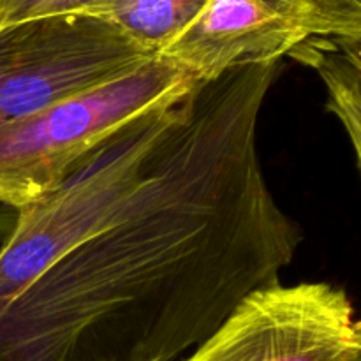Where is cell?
<instances>
[{
  "label": "cell",
  "instance_id": "1",
  "mask_svg": "<svg viewBox=\"0 0 361 361\" xmlns=\"http://www.w3.org/2000/svg\"><path fill=\"white\" fill-rule=\"evenodd\" d=\"M277 74L197 81L16 212L0 245V361H171L279 281L302 231L257 150Z\"/></svg>",
  "mask_w": 361,
  "mask_h": 361
},
{
  "label": "cell",
  "instance_id": "11",
  "mask_svg": "<svg viewBox=\"0 0 361 361\" xmlns=\"http://www.w3.org/2000/svg\"><path fill=\"white\" fill-rule=\"evenodd\" d=\"M334 39H337V41L341 42L345 49H349L353 55H356L361 60V37H349V39L334 37Z\"/></svg>",
  "mask_w": 361,
  "mask_h": 361
},
{
  "label": "cell",
  "instance_id": "4",
  "mask_svg": "<svg viewBox=\"0 0 361 361\" xmlns=\"http://www.w3.org/2000/svg\"><path fill=\"white\" fill-rule=\"evenodd\" d=\"M185 361H361V317L326 282L263 286Z\"/></svg>",
  "mask_w": 361,
  "mask_h": 361
},
{
  "label": "cell",
  "instance_id": "6",
  "mask_svg": "<svg viewBox=\"0 0 361 361\" xmlns=\"http://www.w3.org/2000/svg\"><path fill=\"white\" fill-rule=\"evenodd\" d=\"M208 0H101L87 14L115 25L130 41L159 55L192 25Z\"/></svg>",
  "mask_w": 361,
  "mask_h": 361
},
{
  "label": "cell",
  "instance_id": "2",
  "mask_svg": "<svg viewBox=\"0 0 361 361\" xmlns=\"http://www.w3.org/2000/svg\"><path fill=\"white\" fill-rule=\"evenodd\" d=\"M196 83L187 71L155 55L104 87L0 123V207L18 212L48 196L99 145L178 101Z\"/></svg>",
  "mask_w": 361,
  "mask_h": 361
},
{
  "label": "cell",
  "instance_id": "5",
  "mask_svg": "<svg viewBox=\"0 0 361 361\" xmlns=\"http://www.w3.org/2000/svg\"><path fill=\"white\" fill-rule=\"evenodd\" d=\"M312 37L309 0H208L200 16L159 55L197 81L279 63Z\"/></svg>",
  "mask_w": 361,
  "mask_h": 361
},
{
  "label": "cell",
  "instance_id": "8",
  "mask_svg": "<svg viewBox=\"0 0 361 361\" xmlns=\"http://www.w3.org/2000/svg\"><path fill=\"white\" fill-rule=\"evenodd\" d=\"M312 37H361V0H309Z\"/></svg>",
  "mask_w": 361,
  "mask_h": 361
},
{
  "label": "cell",
  "instance_id": "9",
  "mask_svg": "<svg viewBox=\"0 0 361 361\" xmlns=\"http://www.w3.org/2000/svg\"><path fill=\"white\" fill-rule=\"evenodd\" d=\"M101 0H0V30L60 14H87Z\"/></svg>",
  "mask_w": 361,
  "mask_h": 361
},
{
  "label": "cell",
  "instance_id": "3",
  "mask_svg": "<svg viewBox=\"0 0 361 361\" xmlns=\"http://www.w3.org/2000/svg\"><path fill=\"white\" fill-rule=\"evenodd\" d=\"M154 56L92 14H60L4 28L0 123L104 87Z\"/></svg>",
  "mask_w": 361,
  "mask_h": 361
},
{
  "label": "cell",
  "instance_id": "7",
  "mask_svg": "<svg viewBox=\"0 0 361 361\" xmlns=\"http://www.w3.org/2000/svg\"><path fill=\"white\" fill-rule=\"evenodd\" d=\"M289 56L310 67L326 88V108L361 148V60L334 37H310Z\"/></svg>",
  "mask_w": 361,
  "mask_h": 361
},
{
  "label": "cell",
  "instance_id": "10",
  "mask_svg": "<svg viewBox=\"0 0 361 361\" xmlns=\"http://www.w3.org/2000/svg\"><path fill=\"white\" fill-rule=\"evenodd\" d=\"M14 219H16V214L11 217L9 208L0 207V238L2 240H6V236L11 233V228H13V224H14Z\"/></svg>",
  "mask_w": 361,
  "mask_h": 361
},
{
  "label": "cell",
  "instance_id": "12",
  "mask_svg": "<svg viewBox=\"0 0 361 361\" xmlns=\"http://www.w3.org/2000/svg\"><path fill=\"white\" fill-rule=\"evenodd\" d=\"M356 154V161H358V168H360V175H361V148L360 147H353Z\"/></svg>",
  "mask_w": 361,
  "mask_h": 361
}]
</instances>
